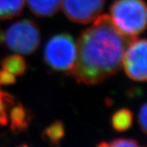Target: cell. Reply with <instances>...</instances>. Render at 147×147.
Wrapping results in <instances>:
<instances>
[{"mask_svg": "<svg viewBox=\"0 0 147 147\" xmlns=\"http://www.w3.org/2000/svg\"><path fill=\"white\" fill-rule=\"evenodd\" d=\"M132 38L123 34L110 16L103 14L81 33L77 41V57L71 74L79 84H100L115 74Z\"/></svg>", "mask_w": 147, "mask_h": 147, "instance_id": "1", "label": "cell"}, {"mask_svg": "<svg viewBox=\"0 0 147 147\" xmlns=\"http://www.w3.org/2000/svg\"><path fill=\"white\" fill-rule=\"evenodd\" d=\"M110 18L119 31L136 38L147 28V5L144 0H115Z\"/></svg>", "mask_w": 147, "mask_h": 147, "instance_id": "2", "label": "cell"}, {"mask_svg": "<svg viewBox=\"0 0 147 147\" xmlns=\"http://www.w3.org/2000/svg\"><path fill=\"white\" fill-rule=\"evenodd\" d=\"M39 28L32 20L23 19L12 23L4 32L0 30V43L18 54L34 53L40 44Z\"/></svg>", "mask_w": 147, "mask_h": 147, "instance_id": "3", "label": "cell"}, {"mask_svg": "<svg viewBox=\"0 0 147 147\" xmlns=\"http://www.w3.org/2000/svg\"><path fill=\"white\" fill-rule=\"evenodd\" d=\"M77 57V45L74 38L66 33L54 35L47 41L43 59L48 67L57 72L71 73Z\"/></svg>", "mask_w": 147, "mask_h": 147, "instance_id": "4", "label": "cell"}, {"mask_svg": "<svg viewBox=\"0 0 147 147\" xmlns=\"http://www.w3.org/2000/svg\"><path fill=\"white\" fill-rule=\"evenodd\" d=\"M122 65L129 79L137 82H146L147 39L136 38L128 43Z\"/></svg>", "mask_w": 147, "mask_h": 147, "instance_id": "5", "label": "cell"}, {"mask_svg": "<svg viewBox=\"0 0 147 147\" xmlns=\"http://www.w3.org/2000/svg\"><path fill=\"white\" fill-rule=\"evenodd\" d=\"M105 0H61L64 14L69 21L88 24L100 15Z\"/></svg>", "mask_w": 147, "mask_h": 147, "instance_id": "6", "label": "cell"}, {"mask_svg": "<svg viewBox=\"0 0 147 147\" xmlns=\"http://www.w3.org/2000/svg\"><path fill=\"white\" fill-rule=\"evenodd\" d=\"M9 118L12 131H25L30 123L31 114L21 104H17L11 107Z\"/></svg>", "mask_w": 147, "mask_h": 147, "instance_id": "7", "label": "cell"}, {"mask_svg": "<svg viewBox=\"0 0 147 147\" xmlns=\"http://www.w3.org/2000/svg\"><path fill=\"white\" fill-rule=\"evenodd\" d=\"M26 2L30 10L35 16L48 17L57 12L61 0H26Z\"/></svg>", "mask_w": 147, "mask_h": 147, "instance_id": "8", "label": "cell"}, {"mask_svg": "<svg viewBox=\"0 0 147 147\" xmlns=\"http://www.w3.org/2000/svg\"><path fill=\"white\" fill-rule=\"evenodd\" d=\"M3 69L9 72L14 76H21L26 70V63L21 55L12 54L4 57L1 61Z\"/></svg>", "mask_w": 147, "mask_h": 147, "instance_id": "9", "label": "cell"}, {"mask_svg": "<svg viewBox=\"0 0 147 147\" xmlns=\"http://www.w3.org/2000/svg\"><path fill=\"white\" fill-rule=\"evenodd\" d=\"M24 5L25 0H0V20H10L19 16Z\"/></svg>", "mask_w": 147, "mask_h": 147, "instance_id": "10", "label": "cell"}, {"mask_svg": "<svg viewBox=\"0 0 147 147\" xmlns=\"http://www.w3.org/2000/svg\"><path fill=\"white\" fill-rule=\"evenodd\" d=\"M133 115L131 110L123 108L117 110L111 118V124L118 131H127L132 124Z\"/></svg>", "mask_w": 147, "mask_h": 147, "instance_id": "11", "label": "cell"}, {"mask_svg": "<svg viewBox=\"0 0 147 147\" xmlns=\"http://www.w3.org/2000/svg\"><path fill=\"white\" fill-rule=\"evenodd\" d=\"M65 136V127L61 121H55L47 127L43 132V137L53 146H58Z\"/></svg>", "mask_w": 147, "mask_h": 147, "instance_id": "12", "label": "cell"}, {"mask_svg": "<svg viewBox=\"0 0 147 147\" xmlns=\"http://www.w3.org/2000/svg\"><path fill=\"white\" fill-rule=\"evenodd\" d=\"M15 105L13 97L10 94L0 90V125L5 126L8 123V110Z\"/></svg>", "mask_w": 147, "mask_h": 147, "instance_id": "13", "label": "cell"}, {"mask_svg": "<svg viewBox=\"0 0 147 147\" xmlns=\"http://www.w3.org/2000/svg\"><path fill=\"white\" fill-rule=\"evenodd\" d=\"M97 147H141L136 141L131 139H115L110 142H101Z\"/></svg>", "mask_w": 147, "mask_h": 147, "instance_id": "14", "label": "cell"}, {"mask_svg": "<svg viewBox=\"0 0 147 147\" xmlns=\"http://www.w3.org/2000/svg\"><path fill=\"white\" fill-rule=\"evenodd\" d=\"M138 122L142 131L147 135V102L142 105L140 110Z\"/></svg>", "mask_w": 147, "mask_h": 147, "instance_id": "15", "label": "cell"}, {"mask_svg": "<svg viewBox=\"0 0 147 147\" xmlns=\"http://www.w3.org/2000/svg\"><path fill=\"white\" fill-rule=\"evenodd\" d=\"M16 76L4 69L0 70V85H11L15 84Z\"/></svg>", "mask_w": 147, "mask_h": 147, "instance_id": "16", "label": "cell"}, {"mask_svg": "<svg viewBox=\"0 0 147 147\" xmlns=\"http://www.w3.org/2000/svg\"><path fill=\"white\" fill-rule=\"evenodd\" d=\"M18 147H29V146H26V145H23V146H18Z\"/></svg>", "mask_w": 147, "mask_h": 147, "instance_id": "17", "label": "cell"}]
</instances>
